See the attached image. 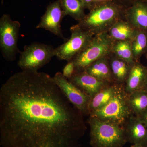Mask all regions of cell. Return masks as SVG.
<instances>
[{"instance_id": "cell-3", "label": "cell", "mask_w": 147, "mask_h": 147, "mask_svg": "<svg viewBox=\"0 0 147 147\" xmlns=\"http://www.w3.org/2000/svg\"><path fill=\"white\" fill-rule=\"evenodd\" d=\"M87 122L92 147H123L128 142L123 125L102 121L92 116Z\"/></svg>"}, {"instance_id": "cell-25", "label": "cell", "mask_w": 147, "mask_h": 147, "mask_svg": "<svg viewBox=\"0 0 147 147\" xmlns=\"http://www.w3.org/2000/svg\"><path fill=\"white\" fill-rule=\"evenodd\" d=\"M84 4L86 9L90 10L96 5L95 0H80Z\"/></svg>"}, {"instance_id": "cell-28", "label": "cell", "mask_w": 147, "mask_h": 147, "mask_svg": "<svg viewBox=\"0 0 147 147\" xmlns=\"http://www.w3.org/2000/svg\"><path fill=\"white\" fill-rule=\"evenodd\" d=\"M130 147H147V146H139V145H132Z\"/></svg>"}, {"instance_id": "cell-18", "label": "cell", "mask_w": 147, "mask_h": 147, "mask_svg": "<svg viewBox=\"0 0 147 147\" xmlns=\"http://www.w3.org/2000/svg\"><path fill=\"white\" fill-rule=\"evenodd\" d=\"M137 30L127 21L125 18L117 22L108 32L113 41L129 40L134 38Z\"/></svg>"}, {"instance_id": "cell-11", "label": "cell", "mask_w": 147, "mask_h": 147, "mask_svg": "<svg viewBox=\"0 0 147 147\" xmlns=\"http://www.w3.org/2000/svg\"><path fill=\"white\" fill-rule=\"evenodd\" d=\"M68 80L91 98L110 84L98 79L85 71L75 74Z\"/></svg>"}, {"instance_id": "cell-31", "label": "cell", "mask_w": 147, "mask_h": 147, "mask_svg": "<svg viewBox=\"0 0 147 147\" xmlns=\"http://www.w3.org/2000/svg\"><path fill=\"white\" fill-rule=\"evenodd\" d=\"M3 0H1V4H2V5L3 4Z\"/></svg>"}, {"instance_id": "cell-6", "label": "cell", "mask_w": 147, "mask_h": 147, "mask_svg": "<svg viewBox=\"0 0 147 147\" xmlns=\"http://www.w3.org/2000/svg\"><path fill=\"white\" fill-rule=\"evenodd\" d=\"M55 56V48L51 45L34 42L26 45L20 53L17 65L22 71L36 72Z\"/></svg>"}, {"instance_id": "cell-23", "label": "cell", "mask_w": 147, "mask_h": 147, "mask_svg": "<svg viewBox=\"0 0 147 147\" xmlns=\"http://www.w3.org/2000/svg\"><path fill=\"white\" fill-rule=\"evenodd\" d=\"M62 73L65 78L68 79H70L75 74V65L72 61L68 62L65 66Z\"/></svg>"}, {"instance_id": "cell-16", "label": "cell", "mask_w": 147, "mask_h": 147, "mask_svg": "<svg viewBox=\"0 0 147 147\" xmlns=\"http://www.w3.org/2000/svg\"><path fill=\"white\" fill-rule=\"evenodd\" d=\"M121 85L116 83L109 84L92 98L89 106L90 115L108 104L115 96Z\"/></svg>"}, {"instance_id": "cell-2", "label": "cell", "mask_w": 147, "mask_h": 147, "mask_svg": "<svg viewBox=\"0 0 147 147\" xmlns=\"http://www.w3.org/2000/svg\"><path fill=\"white\" fill-rule=\"evenodd\" d=\"M125 10L114 1L98 4L76 25L94 36L108 32L119 20L125 18Z\"/></svg>"}, {"instance_id": "cell-32", "label": "cell", "mask_w": 147, "mask_h": 147, "mask_svg": "<svg viewBox=\"0 0 147 147\" xmlns=\"http://www.w3.org/2000/svg\"><path fill=\"white\" fill-rule=\"evenodd\" d=\"M146 59L147 61V56H146Z\"/></svg>"}, {"instance_id": "cell-10", "label": "cell", "mask_w": 147, "mask_h": 147, "mask_svg": "<svg viewBox=\"0 0 147 147\" xmlns=\"http://www.w3.org/2000/svg\"><path fill=\"white\" fill-rule=\"evenodd\" d=\"M64 16L60 1L56 0L47 7L36 28L48 31L65 42L67 39L63 35L61 26L62 20Z\"/></svg>"}, {"instance_id": "cell-15", "label": "cell", "mask_w": 147, "mask_h": 147, "mask_svg": "<svg viewBox=\"0 0 147 147\" xmlns=\"http://www.w3.org/2000/svg\"><path fill=\"white\" fill-rule=\"evenodd\" d=\"M109 59L114 82L119 85H125L134 64L131 65L112 53L109 55Z\"/></svg>"}, {"instance_id": "cell-5", "label": "cell", "mask_w": 147, "mask_h": 147, "mask_svg": "<svg viewBox=\"0 0 147 147\" xmlns=\"http://www.w3.org/2000/svg\"><path fill=\"white\" fill-rule=\"evenodd\" d=\"M114 41L108 32L94 36L86 47L73 58L75 74L85 71L96 61L112 53Z\"/></svg>"}, {"instance_id": "cell-30", "label": "cell", "mask_w": 147, "mask_h": 147, "mask_svg": "<svg viewBox=\"0 0 147 147\" xmlns=\"http://www.w3.org/2000/svg\"><path fill=\"white\" fill-rule=\"evenodd\" d=\"M145 56H147V51L146 52V54H145Z\"/></svg>"}, {"instance_id": "cell-29", "label": "cell", "mask_w": 147, "mask_h": 147, "mask_svg": "<svg viewBox=\"0 0 147 147\" xmlns=\"http://www.w3.org/2000/svg\"><path fill=\"white\" fill-rule=\"evenodd\" d=\"M144 89H145V90H146L147 91V77L146 79V83H145Z\"/></svg>"}, {"instance_id": "cell-24", "label": "cell", "mask_w": 147, "mask_h": 147, "mask_svg": "<svg viewBox=\"0 0 147 147\" xmlns=\"http://www.w3.org/2000/svg\"><path fill=\"white\" fill-rule=\"evenodd\" d=\"M119 4L126 9L132 5L134 3L140 1H147V0H114Z\"/></svg>"}, {"instance_id": "cell-7", "label": "cell", "mask_w": 147, "mask_h": 147, "mask_svg": "<svg viewBox=\"0 0 147 147\" xmlns=\"http://www.w3.org/2000/svg\"><path fill=\"white\" fill-rule=\"evenodd\" d=\"M21 26L20 22L12 20L9 14L5 13L0 18V48L7 61L14 60L19 52L17 44Z\"/></svg>"}, {"instance_id": "cell-14", "label": "cell", "mask_w": 147, "mask_h": 147, "mask_svg": "<svg viewBox=\"0 0 147 147\" xmlns=\"http://www.w3.org/2000/svg\"><path fill=\"white\" fill-rule=\"evenodd\" d=\"M147 77V66L137 61L131 67L125 84V90L128 95L133 92L144 89Z\"/></svg>"}, {"instance_id": "cell-22", "label": "cell", "mask_w": 147, "mask_h": 147, "mask_svg": "<svg viewBox=\"0 0 147 147\" xmlns=\"http://www.w3.org/2000/svg\"><path fill=\"white\" fill-rule=\"evenodd\" d=\"M131 43L134 60L139 61L142 55H145L146 52L147 32L137 30Z\"/></svg>"}, {"instance_id": "cell-9", "label": "cell", "mask_w": 147, "mask_h": 147, "mask_svg": "<svg viewBox=\"0 0 147 147\" xmlns=\"http://www.w3.org/2000/svg\"><path fill=\"white\" fill-rule=\"evenodd\" d=\"M53 77L56 84L69 101L83 115H89V106L92 98L65 78L62 72H57Z\"/></svg>"}, {"instance_id": "cell-4", "label": "cell", "mask_w": 147, "mask_h": 147, "mask_svg": "<svg viewBox=\"0 0 147 147\" xmlns=\"http://www.w3.org/2000/svg\"><path fill=\"white\" fill-rule=\"evenodd\" d=\"M133 115L125 90V85L119 87L115 96L102 108L90 114L100 120L110 123L123 125Z\"/></svg>"}, {"instance_id": "cell-27", "label": "cell", "mask_w": 147, "mask_h": 147, "mask_svg": "<svg viewBox=\"0 0 147 147\" xmlns=\"http://www.w3.org/2000/svg\"><path fill=\"white\" fill-rule=\"evenodd\" d=\"M113 1H114V0H95V2L96 5H97L98 4L104 3L108 2Z\"/></svg>"}, {"instance_id": "cell-8", "label": "cell", "mask_w": 147, "mask_h": 147, "mask_svg": "<svg viewBox=\"0 0 147 147\" xmlns=\"http://www.w3.org/2000/svg\"><path fill=\"white\" fill-rule=\"evenodd\" d=\"M71 36L64 43L55 48V57L60 60L68 62L84 50L94 36L74 25L70 29Z\"/></svg>"}, {"instance_id": "cell-17", "label": "cell", "mask_w": 147, "mask_h": 147, "mask_svg": "<svg viewBox=\"0 0 147 147\" xmlns=\"http://www.w3.org/2000/svg\"><path fill=\"white\" fill-rule=\"evenodd\" d=\"M109 56L96 61L84 71L102 81L110 84L115 83L110 68Z\"/></svg>"}, {"instance_id": "cell-13", "label": "cell", "mask_w": 147, "mask_h": 147, "mask_svg": "<svg viewBox=\"0 0 147 147\" xmlns=\"http://www.w3.org/2000/svg\"><path fill=\"white\" fill-rule=\"evenodd\" d=\"M125 17L135 29L147 32V1L137 2L125 9Z\"/></svg>"}, {"instance_id": "cell-20", "label": "cell", "mask_w": 147, "mask_h": 147, "mask_svg": "<svg viewBox=\"0 0 147 147\" xmlns=\"http://www.w3.org/2000/svg\"><path fill=\"white\" fill-rule=\"evenodd\" d=\"M127 100L134 115L138 117L147 109V91L139 90L127 95Z\"/></svg>"}, {"instance_id": "cell-12", "label": "cell", "mask_w": 147, "mask_h": 147, "mask_svg": "<svg viewBox=\"0 0 147 147\" xmlns=\"http://www.w3.org/2000/svg\"><path fill=\"white\" fill-rule=\"evenodd\" d=\"M123 126L128 142L147 146V127L138 117L132 115Z\"/></svg>"}, {"instance_id": "cell-19", "label": "cell", "mask_w": 147, "mask_h": 147, "mask_svg": "<svg viewBox=\"0 0 147 147\" xmlns=\"http://www.w3.org/2000/svg\"><path fill=\"white\" fill-rule=\"evenodd\" d=\"M64 16L68 15L80 22L86 15V9L80 0H60Z\"/></svg>"}, {"instance_id": "cell-21", "label": "cell", "mask_w": 147, "mask_h": 147, "mask_svg": "<svg viewBox=\"0 0 147 147\" xmlns=\"http://www.w3.org/2000/svg\"><path fill=\"white\" fill-rule=\"evenodd\" d=\"M112 53L131 65L136 62L133 57L131 41H114L112 47Z\"/></svg>"}, {"instance_id": "cell-1", "label": "cell", "mask_w": 147, "mask_h": 147, "mask_svg": "<svg viewBox=\"0 0 147 147\" xmlns=\"http://www.w3.org/2000/svg\"><path fill=\"white\" fill-rule=\"evenodd\" d=\"M84 116L48 74L17 72L0 89V145L84 147Z\"/></svg>"}, {"instance_id": "cell-26", "label": "cell", "mask_w": 147, "mask_h": 147, "mask_svg": "<svg viewBox=\"0 0 147 147\" xmlns=\"http://www.w3.org/2000/svg\"><path fill=\"white\" fill-rule=\"evenodd\" d=\"M138 117L147 127V109Z\"/></svg>"}]
</instances>
